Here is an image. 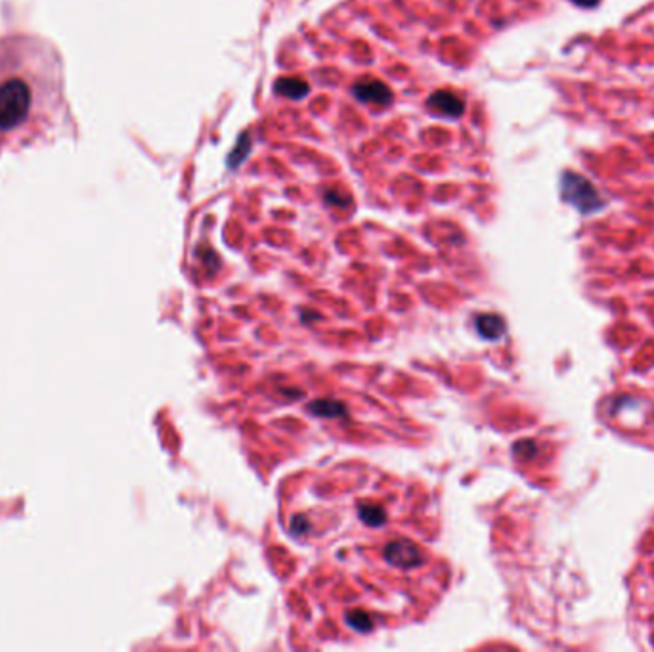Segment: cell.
Here are the masks:
<instances>
[{
    "mask_svg": "<svg viewBox=\"0 0 654 652\" xmlns=\"http://www.w3.org/2000/svg\"><path fill=\"white\" fill-rule=\"evenodd\" d=\"M560 195L582 215H591L604 207V199L601 193L595 190V186L582 174L563 173L560 176Z\"/></svg>",
    "mask_w": 654,
    "mask_h": 652,
    "instance_id": "cell-2",
    "label": "cell"
},
{
    "mask_svg": "<svg viewBox=\"0 0 654 652\" xmlns=\"http://www.w3.org/2000/svg\"><path fill=\"white\" fill-rule=\"evenodd\" d=\"M63 100L58 52L43 39H0V138L29 129L56 111Z\"/></svg>",
    "mask_w": 654,
    "mask_h": 652,
    "instance_id": "cell-1",
    "label": "cell"
},
{
    "mask_svg": "<svg viewBox=\"0 0 654 652\" xmlns=\"http://www.w3.org/2000/svg\"><path fill=\"white\" fill-rule=\"evenodd\" d=\"M477 331L480 333V337H484V339L488 340H496L499 339L503 333H505V322L496 316V314H482L477 318Z\"/></svg>",
    "mask_w": 654,
    "mask_h": 652,
    "instance_id": "cell-6",
    "label": "cell"
},
{
    "mask_svg": "<svg viewBox=\"0 0 654 652\" xmlns=\"http://www.w3.org/2000/svg\"><path fill=\"white\" fill-rule=\"evenodd\" d=\"M308 411L310 413H314L318 417H327V419H335L340 417V415H345V406L337 400H331V398H322V400H316L312 402L310 406H308Z\"/></svg>",
    "mask_w": 654,
    "mask_h": 652,
    "instance_id": "cell-8",
    "label": "cell"
},
{
    "mask_svg": "<svg viewBox=\"0 0 654 652\" xmlns=\"http://www.w3.org/2000/svg\"><path fill=\"white\" fill-rule=\"evenodd\" d=\"M276 92L289 100H301L308 94V83L297 77H281L276 80Z\"/></svg>",
    "mask_w": 654,
    "mask_h": 652,
    "instance_id": "cell-7",
    "label": "cell"
},
{
    "mask_svg": "<svg viewBox=\"0 0 654 652\" xmlns=\"http://www.w3.org/2000/svg\"><path fill=\"white\" fill-rule=\"evenodd\" d=\"M574 2H576V4H580V6H587V8L597 4V0H574Z\"/></svg>",
    "mask_w": 654,
    "mask_h": 652,
    "instance_id": "cell-14",
    "label": "cell"
},
{
    "mask_svg": "<svg viewBox=\"0 0 654 652\" xmlns=\"http://www.w3.org/2000/svg\"><path fill=\"white\" fill-rule=\"evenodd\" d=\"M249 149H251V142H249V136L243 134L239 142H237V148L230 153V159H228V166H239L245 161V157L249 153Z\"/></svg>",
    "mask_w": 654,
    "mask_h": 652,
    "instance_id": "cell-11",
    "label": "cell"
},
{
    "mask_svg": "<svg viewBox=\"0 0 654 652\" xmlns=\"http://www.w3.org/2000/svg\"><path fill=\"white\" fill-rule=\"evenodd\" d=\"M360 519L366 522L367 526H381L386 521L383 507L379 505H360Z\"/></svg>",
    "mask_w": 654,
    "mask_h": 652,
    "instance_id": "cell-9",
    "label": "cell"
},
{
    "mask_svg": "<svg viewBox=\"0 0 654 652\" xmlns=\"http://www.w3.org/2000/svg\"><path fill=\"white\" fill-rule=\"evenodd\" d=\"M428 109L442 117H461L465 113V102L450 90H438L428 98Z\"/></svg>",
    "mask_w": 654,
    "mask_h": 652,
    "instance_id": "cell-5",
    "label": "cell"
},
{
    "mask_svg": "<svg viewBox=\"0 0 654 652\" xmlns=\"http://www.w3.org/2000/svg\"><path fill=\"white\" fill-rule=\"evenodd\" d=\"M352 94L364 104L389 105L393 102V90L375 78H364V80L356 83L352 88Z\"/></svg>",
    "mask_w": 654,
    "mask_h": 652,
    "instance_id": "cell-4",
    "label": "cell"
},
{
    "mask_svg": "<svg viewBox=\"0 0 654 652\" xmlns=\"http://www.w3.org/2000/svg\"><path fill=\"white\" fill-rule=\"evenodd\" d=\"M521 450L528 452L524 453V457H530L532 453H536V446H534V442H528V440H526V442H519L515 446V452H521Z\"/></svg>",
    "mask_w": 654,
    "mask_h": 652,
    "instance_id": "cell-13",
    "label": "cell"
},
{
    "mask_svg": "<svg viewBox=\"0 0 654 652\" xmlns=\"http://www.w3.org/2000/svg\"><path fill=\"white\" fill-rule=\"evenodd\" d=\"M347 624L352 629L360 631V633H366V631H369L373 627V620L364 610H352V612L347 614Z\"/></svg>",
    "mask_w": 654,
    "mask_h": 652,
    "instance_id": "cell-10",
    "label": "cell"
},
{
    "mask_svg": "<svg viewBox=\"0 0 654 652\" xmlns=\"http://www.w3.org/2000/svg\"><path fill=\"white\" fill-rule=\"evenodd\" d=\"M384 558L394 566L413 568V566H419L423 563V553L415 543L406 541V539H396L384 547Z\"/></svg>",
    "mask_w": 654,
    "mask_h": 652,
    "instance_id": "cell-3",
    "label": "cell"
},
{
    "mask_svg": "<svg viewBox=\"0 0 654 652\" xmlns=\"http://www.w3.org/2000/svg\"><path fill=\"white\" fill-rule=\"evenodd\" d=\"M291 530L295 532V534H305V532L308 530V522H306V519L297 517V519L293 521V524H291Z\"/></svg>",
    "mask_w": 654,
    "mask_h": 652,
    "instance_id": "cell-12",
    "label": "cell"
}]
</instances>
